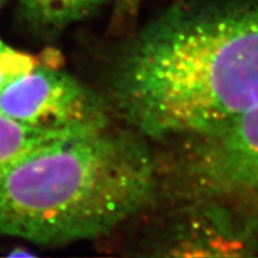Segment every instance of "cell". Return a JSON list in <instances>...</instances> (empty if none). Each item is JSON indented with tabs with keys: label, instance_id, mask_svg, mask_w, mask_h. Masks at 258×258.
<instances>
[{
	"label": "cell",
	"instance_id": "6",
	"mask_svg": "<svg viewBox=\"0 0 258 258\" xmlns=\"http://www.w3.org/2000/svg\"><path fill=\"white\" fill-rule=\"evenodd\" d=\"M23 17L46 37H56L85 21L110 0H18Z\"/></svg>",
	"mask_w": 258,
	"mask_h": 258
},
{
	"label": "cell",
	"instance_id": "2",
	"mask_svg": "<svg viewBox=\"0 0 258 258\" xmlns=\"http://www.w3.org/2000/svg\"><path fill=\"white\" fill-rule=\"evenodd\" d=\"M156 147L112 121L62 137L0 175V233L44 246L111 237L150 207Z\"/></svg>",
	"mask_w": 258,
	"mask_h": 258
},
{
	"label": "cell",
	"instance_id": "5",
	"mask_svg": "<svg viewBox=\"0 0 258 258\" xmlns=\"http://www.w3.org/2000/svg\"><path fill=\"white\" fill-rule=\"evenodd\" d=\"M38 66L0 91V112L18 123L43 131L78 133L115 121L104 96L53 62Z\"/></svg>",
	"mask_w": 258,
	"mask_h": 258
},
{
	"label": "cell",
	"instance_id": "10",
	"mask_svg": "<svg viewBox=\"0 0 258 258\" xmlns=\"http://www.w3.org/2000/svg\"><path fill=\"white\" fill-rule=\"evenodd\" d=\"M2 3H3V0H0V6H2Z\"/></svg>",
	"mask_w": 258,
	"mask_h": 258
},
{
	"label": "cell",
	"instance_id": "8",
	"mask_svg": "<svg viewBox=\"0 0 258 258\" xmlns=\"http://www.w3.org/2000/svg\"><path fill=\"white\" fill-rule=\"evenodd\" d=\"M44 56L32 55L0 40V91L12 80L38 66Z\"/></svg>",
	"mask_w": 258,
	"mask_h": 258
},
{
	"label": "cell",
	"instance_id": "1",
	"mask_svg": "<svg viewBox=\"0 0 258 258\" xmlns=\"http://www.w3.org/2000/svg\"><path fill=\"white\" fill-rule=\"evenodd\" d=\"M99 91L153 144L222 128L258 104V0L172 5L115 50Z\"/></svg>",
	"mask_w": 258,
	"mask_h": 258
},
{
	"label": "cell",
	"instance_id": "4",
	"mask_svg": "<svg viewBox=\"0 0 258 258\" xmlns=\"http://www.w3.org/2000/svg\"><path fill=\"white\" fill-rule=\"evenodd\" d=\"M160 145L163 185L258 199V104L212 133Z\"/></svg>",
	"mask_w": 258,
	"mask_h": 258
},
{
	"label": "cell",
	"instance_id": "3",
	"mask_svg": "<svg viewBox=\"0 0 258 258\" xmlns=\"http://www.w3.org/2000/svg\"><path fill=\"white\" fill-rule=\"evenodd\" d=\"M125 226L127 249L146 257L258 256V199L158 185L154 201Z\"/></svg>",
	"mask_w": 258,
	"mask_h": 258
},
{
	"label": "cell",
	"instance_id": "7",
	"mask_svg": "<svg viewBox=\"0 0 258 258\" xmlns=\"http://www.w3.org/2000/svg\"><path fill=\"white\" fill-rule=\"evenodd\" d=\"M69 134L72 133L28 127L0 112V175L25 157Z\"/></svg>",
	"mask_w": 258,
	"mask_h": 258
},
{
	"label": "cell",
	"instance_id": "9",
	"mask_svg": "<svg viewBox=\"0 0 258 258\" xmlns=\"http://www.w3.org/2000/svg\"><path fill=\"white\" fill-rule=\"evenodd\" d=\"M144 0H114L112 25L115 29H125L137 19Z\"/></svg>",
	"mask_w": 258,
	"mask_h": 258
}]
</instances>
